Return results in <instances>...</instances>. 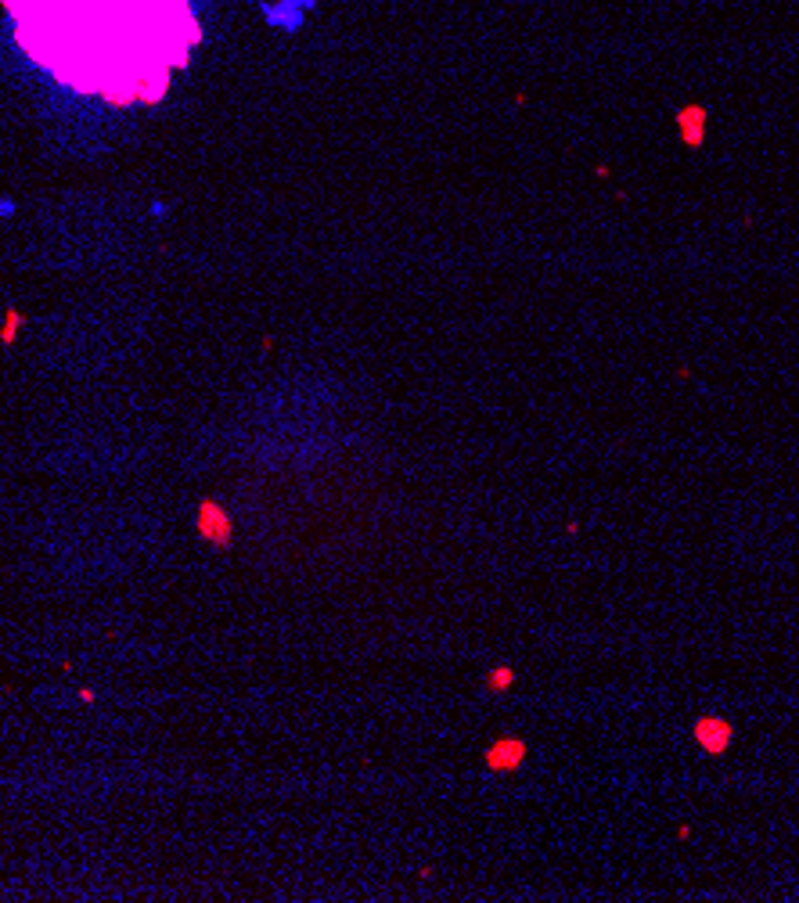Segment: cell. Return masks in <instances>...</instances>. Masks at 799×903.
Instances as JSON below:
<instances>
[{"label": "cell", "mask_w": 799, "mask_h": 903, "mask_svg": "<svg viewBox=\"0 0 799 903\" xmlns=\"http://www.w3.org/2000/svg\"><path fill=\"white\" fill-rule=\"evenodd\" d=\"M702 130H706V116H702L699 108H688L681 112V134L688 144H699L702 141Z\"/></svg>", "instance_id": "cell-5"}, {"label": "cell", "mask_w": 799, "mask_h": 903, "mask_svg": "<svg viewBox=\"0 0 799 903\" xmlns=\"http://www.w3.org/2000/svg\"><path fill=\"white\" fill-rule=\"evenodd\" d=\"M692 738L710 760H720V756H728L731 745H735V724H731L728 716L702 713L692 724Z\"/></svg>", "instance_id": "cell-2"}, {"label": "cell", "mask_w": 799, "mask_h": 903, "mask_svg": "<svg viewBox=\"0 0 799 903\" xmlns=\"http://www.w3.org/2000/svg\"><path fill=\"white\" fill-rule=\"evenodd\" d=\"M486 688L494 691V695H504L508 688H515V666H494V670L486 673Z\"/></svg>", "instance_id": "cell-6"}, {"label": "cell", "mask_w": 799, "mask_h": 903, "mask_svg": "<svg viewBox=\"0 0 799 903\" xmlns=\"http://www.w3.org/2000/svg\"><path fill=\"white\" fill-rule=\"evenodd\" d=\"M324 8V0H260V22L270 33H303L306 22Z\"/></svg>", "instance_id": "cell-1"}, {"label": "cell", "mask_w": 799, "mask_h": 903, "mask_svg": "<svg viewBox=\"0 0 799 903\" xmlns=\"http://www.w3.org/2000/svg\"><path fill=\"white\" fill-rule=\"evenodd\" d=\"M198 533L209 540V544L216 547H227L234 537V526H231V515H227L220 504L206 501V504H198Z\"/></svg>", "instance_id": "cell-4"}, {"label": "cell", "mask_w": 799, "mask_h": 903, "mask_svg": "<svg viewBox=\"0 0 799 903\" xmlns=\"http://www.w3.org/2000/svg\"><path fill=\"white\" fill-rule=\"evenodd\" d=\"M677 839H681V842L692 839V824H677Z\"/></svg>", "instance_id": "cell-8"}, {"label": "cell", "mask_w": 799, "mask_h": 903, "mask_svg": "<svg viewBox=\"0 0 799 903\" xmlns=\"http://www.w3.org/2000/svg\"><path fill=\"white\" fill-rule=\"evenodd\" d=\"M526 756H530V745L522 738H497L494 745H486L483 763L494 774H512V770H519L526 763Z\"/></svg>", "instance_id": "cell-3"}, {"label": "cell", "mask_w": 799, "mask_h": 903, "mask_svg": "<svg viewBox=\"0 0 799 903\" xmlns=\"http://www.w3.org/2000/svg\"><path fill=\"white\" fill-rule=\"evenodd\" d=\"M11 213H15V202H11L8 195H0V224H4V220H8Z\"/></svg>", "instance_id": "cell-7"}, {"label": "cell", "mask_w": 799, "mask_h": 903, "mask_svg": "<svg viewBox=\"0 0 799 903\" xmlns=\"http://www.w3.org/2000/svg\"><path fill=\"white\" fill-rule=\"evenodd\" d=\"M652 4H684V0H652Z\"/></svg>", "instance_id": "cell-9"}]
</instances>
